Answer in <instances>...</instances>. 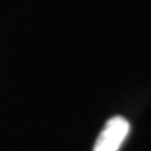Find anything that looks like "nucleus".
<instances>
[{
    "instance_id": "1",
    "label": "nucleus",
    "mask_w": 151,
    "mask_h": 151,
    "mask_svg": "<svg viewBox=\"0 0 151 151\" xmlns=\"http://www.w3.org/2000/svg\"><path fill=\"white\" fill-rule=\"evenodd\" d=\"M130 131V124L121 116L110 119L97 137L93 151H119Z\"/></svg>"
}]
</instances>
